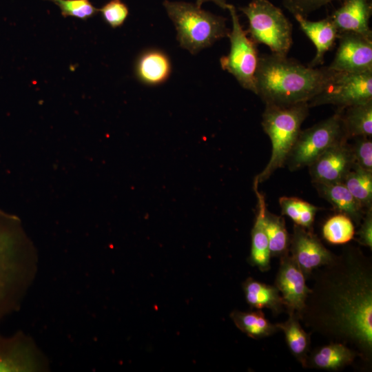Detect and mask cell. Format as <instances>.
I'll use <instances>...</instances> for the list:
<instances>
[{
  "label": "cell",
  "mask_w": 372,
  "mask_h": 372,
  "mask_svg": "<svg viewBox=\"0 0 372 372\" xmlns=\"http://www.w3.org/2000/svg\"><path fill=\"white\" fill-rule=\"evenodd\" d=\"M300 320L312 331L372 359V263L358 247H347L316 269Z\"/></svg>",
  "instance_id": "obj_1"
},
{
  "label": "cell",
  "mask_w": 372,
  "mask_h": 372,
  "mask_svg": "<svg viewBox=\"0 0 372 372\" xmlns=\"http://www.w3.org/2000/svg\"><path fill=\"white\" fill-rule=\"evenodd\" d=\"M38 267L37 250L21 220L0 209V322L20 309Z\"/></svg>",
  "instance_id": "obj_2"
},
{
  "label": "cell",
  "mask_w": 372,
  "mask_h": 372,
  "mask_svg": "<svg viewBox=\"0 0 372 372\" xmlns=\"http://www.w3.org/2000/svg\"><path fill=\"white\" fill-rule=\"evenodd\" d=\"M336 72L329 66L312 68L287 56L262 54L258 58L255 75L256 94L265 104L308 103L323 90Z\"/></svg>",
  "instance_id": "obj_3"
},
{
  "label": "cell",
  "mask_w": 372,
  "mask_h": 372,
  "mask_svg": "<svg viewBox=\"0 0 372 372\" xmlns=\"http://www.w3.org/2000/svg\"><path fill=\"white\" fill-rule=\"evenodd\" d=\"M309 108L307 102L289 105L265 104L262 125L271 142V155L267 165L255 177L254 181L258 184L264 182L285 165Z\"/></svg>",
  "instance_id": "obj_4"
},
{
  "label": "cell",
  "mask_w": 372,
  "mask_h": 372,
  "mask_svg": "<svg viewBox=\"0 0 372 372\" xmlns=\"http://www.w3.org/2000/svg\"><path fill=\"white\" fill-rule=\"evenodd\" d=\"M163 6L177 30L180 45L192 54L209 47L226 37V19L201 9L196 4L165 1Z\"/></svg>",
  "instance_id": "obj_5"
},
{
  "label": "cell",
  "mask_w": 372,
  "mask_h": 372,
  "mask_svg": "<svg viewBox=\"0 0 372 372\" xmlns=\"http://www.w3.org/2000/svg\"><path fill=\"white\" fill-rule=\"evenodd\" d=\"M247 17V33L256 43L267 45L271 53L287 56L292 45V25L282 11L268 0H252L239 8Z\"/></svg>",
  "instance_id": "obj_6"
},
{
  "label": "cell",
  "mask_w": 372,
  "mask_h": 372,
  "mask_svg": "<svg viewBox=\"0 0 372 372\" xmlns=\"http://www.w3.org/2000/svg\"><path fill=\"white\" fill-rule=\"evenodd\" d=\"M342 108L329 118L300 130L287 157L289 170L308 167L320 154L337 143L349 139L342 121Z\"/></svg>",
  "instance_id": "obj_7"
},
{
  "label": "cell",
  "mask_w": 372,
  "mask_h": 372,
  "mask_svg": "<svg viewBox=\"0 0 372 372\" xmlns=\"http://www.w3.org/2000/svg\"><path fill=\"white\" fill-rule=\"evenodd\" d=\"M227 9L232 21V29L227 35L230 50L220 59V66L231 74L242 87L256 94L255 75L259 58L257 43L242 29L235 7L227 4Z\"/></svg>",
  "instance_id": "obj_8"
},
{
  "label": "cell",
  "mask_w": 372,
  "mask_h": 372,
  "mask_svg": "<svg viewBox=\"0 0 372 372\" xmlns=\"http://www.w3.org/2000/svg\"><path fill=\"white\" fill-rule=\"evenodd\" d=\"M50 364L32 336L17 331L10 336L0 333V372H45Z\"/></svg>",
  "instance_id": "obj_9"
},
{
  "label": "cell",
  "mask_w": 372,
  "mask_h": 372,
  "mask_svg": "<svg viewBox=\"0 0 372 372\" xmlns=\"http://www.w3.org/2000/svg\"><path fill=\"white\" fill-rule=\"evenodd\" d=\"M372 101V71L361 73L337 72L318 95L308 102L309 107L331 104L338 108Z\"/></svg>",
  "instance_id": "obj_10"
},
{
  "label": "cell",
  "mask_w": 372,
  "mask_h": 372,
  "mask_svg": "<svg viewBox=\"0 0 372 372\" xmlns=\"http://www.w3.org/2000/svg\"><path fill=\"white\" fill-rule=\"evenodd\" d=\"M289 254L306 278L318 268L331 262L335 257L312 230L296 224L290 236Z\"/></svg>",
  "instance_id": "obj_11"
},
{
  "label": "cell",
  "mask_w": 372,
  "mask_h": 372,
  "mask_svg": "<svg viewBox=\"0 0 372 372\" xmlns=\"http://www.w3.org/2000/svg\"><path fill=\"white\" fill-rule=\"evenodd\" d=\"M338 37L339 45L329 68L349 73L372 71V39L351 32H339Z\"/></svg>",
  "instance_id": "obj_12"
},
{
  "label": "cell",
  "mask_w": 372,
  "mask_h": 372,
  "mask_svg": "<svg viewBox=\"0 0 372 372\" xmlns=\"http://www.w3.org/2000/svg\"><path fill=\"white\" fill-rule=\"evenodd\" d=\"M347 139L327 149L308 167L313 183H342L354 164Z\"/></svg>",
  "instance_id": "obj_13"
},
{
  "label": "cell",
  "mask_w": 372,
  "mask_h": 372,
  "mask_svg": "<svg viewBox=\"0 0 372 372\" xmlns=\"http://www.w3.org/2000/svg\"><path fill=\"white\" fill-rule=\"evenodd\" d=\"M275 286L282 294L287 312L294 311L298 316L304 308L311 289L306 285L303 272L289 254L280 258Z\"/></svg>",
  "instance_id": "obj_14"
},
{
  "label": "cell",
  "mask_w": 372,
  "mask_h": 372,
  "mask_svg": "<svg viewBox=\"0 0 372 372\" xmlns=\"http://www.w3.org/2000/svg\"><path fill=\"white\" fill-rule=\"evenodd\" d=\"M371 10L369 0H344L330 17L339 32H351L372 39Z\"/></svg>",
  "instance_id": "obj_15"
},
{
  "label": "cell",
  "mask_w": 372,
  "mask_h": 372,
  "mask_svg": "<svg viewBox=\"0 0 372 372\" xmlns=\"http://www.w3.org/2000/svg\"><path fill=\"white\" fill-rule=\"evenodd\" d=\"M294 17L316 48V54L308 65L316 68L322 64L324 54L338 38L339 31L333 21L330 17L318 21H309L300 15H294Z\"/></svg>",
  "instance_id": "obj_16"
},
{
  "label": "cell",
  "mask_w": 372,
  "mask_h": 372,
  "mask_svg": "<svg viewBox=\"0 0 372 372\" xmlns=\"http://www.w3.org/2000/svg\"><path fill=\"white\" fill-rule=\"evenodd\" d=\"M258 185V183L254 181V189L258 198V207L251 234V251L248 260L251 265L257 267L261 271H267L271 268V256L264 227V214L267 208L265 197L259 192Z\"/></svg>",
  "instance_id": "obj_17"
},
{
  "label": "cell",
  "mask_w": 372,
  "mask_h": 372,
  "mask_svg": "<svg viewBox=\"0 0 372 372\" xmlns=\"http://www.w3.org/2000/svg\"><path fill=\"white\" fill-rule=\"evenodd\" d=\"M321 197L331 203L335 211L360 225L366 210L356 200L343 183H313Z\"/></svg>",
  "instance_id": "obj_18"
},
{
  "label": "cell",
  "mask_w": 372,
  "mask_h": 372,
  "mask_svg": "<svg viewBox=\"0 0 372 372\" xmlns=\"http://www.w3.org/2000/svg\"><path fill=\"white\" fill-rule=\"evenodd\" d=\"M357 356L348 346L332 342L313 350L308 355L305 368L338 371L351 364Z\"/></svg>",
  "instance_id": "obj_19"
},
{
  "label": "cell",
  "mask_w": 372,
  "mask_h": 372,
  "mask_svg": "<svg viewBox=\"0 0 372 372\" xmlns=\"http://www.w3.org/2000/svg\"><path fill=\"white\" fill-rule=\"evenodd\" d=\"M171 63L167 54L158 50H149L138 57L135 73L139 81L149 85L164 83L171 73Z\"/></svg>",
  "instance_id": "obj_20"
},
{
  "label": "cell",
  "mask_w": 372,
  "mask_h": 372,
  "mask_svg": "<svg viewBox=\"0 0 372 372\" xmlns=\"http://www.w3.org/2000/svg\"><path fill=\"white\" fill-rule=\"evenodd\" d=\"M242 289L247 303L252 309H268L276 316L285 308L282 298L276 286L248 278L242 284Z\"/></svg>",
  "instance_id": "obj_21"
},
{
  "label": "cell",
  "mask_w": 372,
  "mask_h": 372,
  "mask_svg": "<svg viewBox=\"0 0 372 372\" xmlns=\"http://www.w3.org/2000/svg\"><path fill=\"white\" fill-rule=\"evenodd\" d=\"M289 318L284 322L276 324L283 331L287 347L291 354L305 368L311 345L310 334L300 323V318L294 311H288Z\"/></svg>",
  "instance_id": "obj_22"
},
{
  "label": "cell",
  "mask_w": 372,
  "mask_h": 372,
  "mask_svg": "<svg viewBox=\"0 0 372 372\" xmlns=\"http://www.w3.org/2000/svg\"><path fill=\"white\" fill-rule=\"evenodd\" d=\"M230 317L239 330L254 339L268 337L279 331L276 324L271 323L261 310H234L230 313Z\"/></svg>",
  "instance_id": "obj_23"
},
{
  "label": "cell",
  "mask_w": 372,
  "mask_h": 372,
  "mask_svg": "<svg viewBox=\"0 0 372 372\" xmlns=\"http://www.w3.org/2000/svg\"><path fill=\"white\" fill-rule=\"evenodd\" d=\"M342 115L349 138L371 136L372 101L342 108Z\"/></svg>",
  "instance_id": "obj_24"
},
{
  "label": "cell",
  "mask_w": 372,
  "mask_h": 372,
  "mask_svg": "<svg viewBox=\"0 0 372 372\" xmlns=\"http://www.w3.org/2000/svg\"><path fill=\"white\" fill-rule=\"evenodd\" d=\"M264 227L271 257L281 258L288 256L290 236L286 228L285 218L269 212L266 209L264 214Z\"/></svg>",
  "instance_id": "obj_25"
},
{
  "label": "cell",
  "mask_w": 372,
  "mask_h": 372,
  "mask_svg": "<svg viewBox=\"0 0 372 372\" xmlns=\"http://www.w3.org/2000/svg\"><path fill=\"white\" fill-rule=\"evenodd\" d=\"M342 183L365 210L372 208V172L354 163Z\"/></svg>",
  "instance_id": "obj_26"
},
{
  "label": "cell",
  "mask_w": 372,
  "mask_h": 372,
  "mask_svg": "<svg viewBox=\"0 0 372 372\" xmlns=\"http://www.w3.org/2000/svg\"><path fill=\"white\" fill-rule=\"evenodd\" d=\"M279 204L282 215L289 217L296 225L312 230L319 207L295 197L282 196Z\"/></svg>",
  "instance_id": "obj_27"
},
{
  "label": "cell",
  "mask_w": 372,
  "mask_h": 372,
  "mask_svg": "<svg viewBox=\"0 0 372 372\" xmlns=\"http://www.w3.org/2000/svg\"><path fill=\"white\" fill-rule=\"evenodd\" d=\"M322 233L323 238L329 243L345 244L354 238L355 226L349 217L338 213L326 220Z\"/></svg>",
  "instance_id": "obj_28"
},
{
  "label": "cell",
  "mask_w": 372,
  "mask_h": 372,
  "mask_svg": "<svg viewBox=\"0 0 372 372\" xmlns=\"http://www.w3.org/2000/svg\"><path fill=\"white\" fill-rule=\"evenodd\" d=\"M56 4L61 10V15L75 17L83 21L93 17L99 12L90 0H45Z\"/></svg>",
  "instance_id": "obj_29"
},
{
  "label": "cell",
  "mask_w": 372,
  "mask_h": 372,
  "mask_svg": "<svg viewBox=\"0 0 372 372\" xmlns=\"http://www.w3.org/2000/svg\"><path fill=\"white\" fill-rule=\"evenodd\" d=\"M99 10L103 20L112 28L121 26L129 14L128 7L121 0H111Z\"/></svg>",
  "instance_id": "obj_30"
},
{
  "label": "cell",
  "mask_w": 372,
  "mask_h": 372,
  "mask_svg": "<svg viewBox=\"0 0 372 372\" xmlns=\"http://www.w3.org/2000/svg\"><path fill=\"white\" fill-rule=\"evenodd\" d=\"M351 146L354 163L362 169L372 172V141L371 137H356Z\"/></svg>",
  "instance_id": "obj_31"
},
{
  "label": "cell",
  "mask_w": 372,
  "mask_h": 372,
  "mask_svg": "<svg viewBox=\"0 0 372 372\" xmlns=\"http://www.w3.org/2000/svg\"><path fill=\"white\" fill-rule=\"evenodd\" d=\"M335 0H282L284 7L293 16L307 18L312 12Z\"/></svg>",
  "instance_id": "obj_32"
},
{
  "label": "cell",
  "mask_w": 372,
  "mask_h": 372,
  "mask_svg": "<svg viewBox=\"0 0 372 372\" xmlns=\"http://www.w3.org/2000/svg\"><path fill=\"white\" fill-rule=\"evenodd\" d=\"M360 228L356 233L357 241L362 245L372 249V208L366 210Z\"/></svg>",
  "instance_id": "obj_33"
},
{
  "label": "cell",
  "mask_w": 372,
  "mask_h": 372,
  "mask_svg": "<svg viewBox=\"0 0 372 372\" xmlns=\"http://www.w3.org/2000/svg\"><path fill=\"white\" fill-rule=\"evenodd\" d=\"M207 1H212L223 9H227V4L225 0H196V5L200 7L203 3Z\"/></svg>",
  "instance_id": "obj_34"
}]
</instances>
